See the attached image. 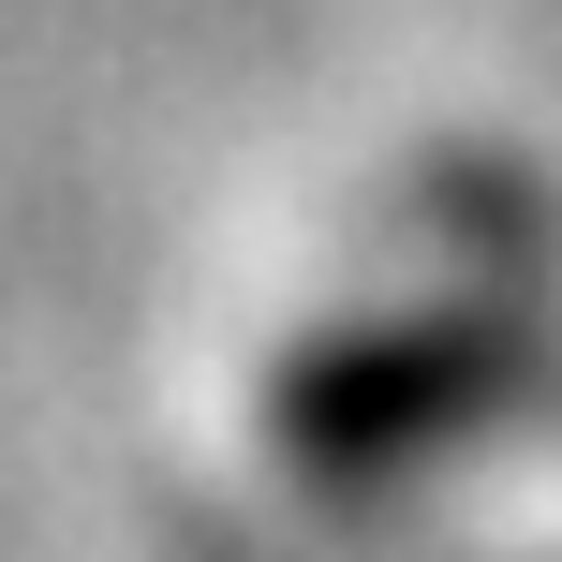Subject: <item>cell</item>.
Segmentation results:
<instances>
[{
  "label": "cell",
  "instance_id": "1",
  "mask_svg": "<svg viewBox=\"0 0 562 562\" xmlns=\"http://www.w3.org/2000/svg\"><path fill=\"white\" fill-rule=\"evenodd\" d=\"M518 296H533V207L504 178H400L281 296L237 311L207 429L252 488L340 504L518 356Z\"/></svg>",
  "mask_w": 562,
  "mask_h": 562
}]
</instances>
